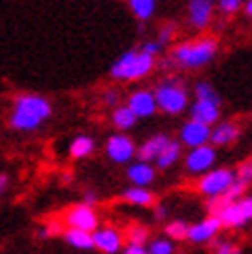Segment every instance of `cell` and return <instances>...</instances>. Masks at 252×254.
<instances>
[{
    "label": "cell",
    "instance_id": "obj_1",
    "mask_svg": "<svg viewBox=\"0 0 252 254\" xmlns=\"http://www.w3.org/2000/svg\"><path fill=\"white\" fill-rule=\"evenodd\" d=\"M50 116H52V104L46 97L25 93L15 99L8 122L19 132H31L40 128Z\"/></svg>",
    "mask_w": 252,
    "mask_h": 254
},
{
    "label": "cell",
    "instance_id": "obj_2",
    "mask_svg": "<svg viewBox=\"0 0 252 254\" xmlns=\"http://www.w3.org/2000/svg\"><path fill=\"white\" fill-rule=\"evenodd\" d=\"M217 50H219V44L215 37L205 35V37H198V40L182 42L176 46L172 52V62L180 68L196 70L213 62V58L217 56Z\"/></svg>",
    "mask_w": 252,
    "mask_h": 254
},
{
    "label": "cell",
    "instance_id": "obj_3",
    "mask_svg": "<svg viewBox=\"0 0 252 254\" xmlns=\"http://www.w3.org/2000/svg\"><path fill=\"white\" fill-rule=\"evenodd\" d=\"M155 68V58L145 54L143 50H128L112 64L110 74L118 81H141L149 77Z\"/></svg>",
    "mask_w": 252,
    "mask_h": 254
},
{
    "label": "cell",
    "instance_id": "obj_4",
    "mask_svg": "<svg viewBox=\"0 0 252 254\" xmlns=\"http://www.w3.org/2000/svg\"><path fill=\"white\" fill-rule=\"evenodd\" d=\"M153 95H155L157 110L168 114V116H180V114L188 108V89L176 77L163 79L155 87Z\"/></svg>",
    "mask_w": 252,
    "mask_h": 254
},
{
    "label": "cell",
    "instance_id": "obj_5",
    "mask_svg": "<svg viewBox=\"0 0 252 254\" xmlns=\"http://www.w3.org/2000/svg\"><path fill=\"white\" fill-rule=\"evenodd\" d=\"M236 180V172L230 168H211L209 172L200 174L198 176V182H196V190L203 196L213 198V196H219L228 190Z\"/></svg>",
    "mask_w": 252,
    "mask_h": 254
},
{
    "label": "cell",
    "instance_id": "obj_6",
    "mask_svg": "<svg viewBox=\"0 0 252 254\" xmlns=\"http://www.w3.org/2000/svg\"><path fill=\"white\" fill-rule=\"evenodd\" d=\"M215 215L219 217L223 230H238V227L248 225L252 221L250 196H242V198H238L234 202H228V205L221 207Z\"/></svg>",
    "mask_w": 252,
    "mask_h": 254
},
{
    "label": "cell",
    "instance_id": "obj_7",
    "mask_svg": "<svg viewBox=\"0 0 252 254\" xmlns=\"http://www.w3.org/2000/svg\"><path fill=\"white\" fill-rule=\"evenodd\" d=\"M217 161V149L211 143L190 147L188 153L184 155V170L188 176H200L209 172Z\"/></svg>",
    "mask_w": 252,
    "mask_h": 254
},
{
    "label": "cell",
    "instance_id": "obj_8",
    "mask_svg": "<svg viewBox=\"0 0 252 254\" xmlns=\"http://www.w3.org/2000/svg\"><path fill=\"white\" fill-rule=\"evenodd\" d=\"M106 155L110 157V161L118 163V166H124V163H130L136 157V145L132 138L124 132L112 134L106 141Z\"/></svg>",
    "mask_w": 252,
    "mask_h": 254
},
{
    "label": "cell",
    "instance_id": "obj_9",
    "mask_svg": "<svg viewBox=\"0 0 252 254\" xmlns=\"http://www.w3.org/2000/svg\"><path fill=\"white\" fill-rule=\"evenodd\" d=\"M64 223H66V227H74V230L93 232L95 227H99V215L91 205L81 202V205H74L66 211Z\"/></svg>",
    "mask_w": 252,
    "mask_h": 254
},
{
    "label": "cell",
    "instance_id": "obj_10",
    "mask_svg": "<svg viewBox=\"0 0 252 254\" xmlns=\"http://www.w3.org/2000/svg\"><path fill=\"white\" fill-rule=\"evenodd\" d=\"M93 238V248H97L102 254H118L124 246V236L116 227L106 225V227H95L91 232Z\"/></svg>",
    "mask_w": 252,
    "mask_h": 254
},
{
    "label": "cell",
    "instance_id": "obj_11",
    "mask_svg": "<svg viewBox=\"0 0 252 254\" xmlns=\"http://www.w3.org/2000/svg\"><path fill=\"white\" fill-rule=\"evenodd\" d=\"M221 230H223V227H221L219 217H217L215 213H211L209 217L200 219V221H196V223H192V225H188V236H186V240H190L192 244H207V242H211V240L215 238Z\"/></svg>",
    "mask_w": 252,
    "mask_h": 254
},
{
    "label": "cell",
    "instance_id": "obj_12",
    "mask_svg": "<svg viewBox=\"0 0 252 254\" xmlns=\"http://www.w3.org/2000/svg\"><path fill=\"white\" fill-rule=\"evenodd\" d=\"M209 136H211V126L190 118L188 122H184V126L180 128V145L188 147V149L198 147V145L209 143Z\"/></svg>",
    "mask_w": 252,
    "mask_h": 254
},
{
    "label": "cell",
    "instance_id": "obj_13",
    "mask_svg": "<svg viewBox=\"0 0 252 254\" xmlns=\"http://www.w3.org/2000/svg\"><path fill=\"white\" fill-rule=\"evenodd\" d=\"M126 106L132 110V114L136 118H151V116H155V112H157L155 95H153V91H149V89H138V91H132L128 95Z\"/></svg>",
    "mask_w": 252,
    "mask_h": 254
},
{
    "label": "cell",
    "instance_id": "obj_14",
    "mask_svg": "<svg viewBox=\"0 0 252 254\" xmlns=\"http://www.w3.org/2000/svg\"><path fill=\"white\" fill-rule=\"evenodd\" d=\"M238 138H240V126L232 120H225V122H215L211 126V136H209V143L213 147H230L234 145Z\"/></svg>",
    "mask_w": 252,
    "mask_h": 254
},
{
    "label": "cell",
    "instance_id": "obj_15",
    "mask_svg": "<svg viewBox=\"0 0 252 254\" xmlns=\"http://www.w3.org/2000/svg\"><path fill=\"white\" fill-rule=\"evenodd\" d=\"M213 0H190L188 4V21L194 29H207L213 17Z\"/></svg>",
    "mask_w": 252,
    "mask_h": 254
},
{
    "label": "cell",
    "instance_id": "obj_16",
    "mask_svg": "<svg viewBox=\"0 0 252 254\" xmlns=\"http://www.w3.org/2000/svg\"><path fill=\"white\" fill-rule=\"evenodd\" d=\"M155 176H157V172L151 166V161L138 159L126 168V178H128V182L132 186H151L155 182Z\"/></svg>",
    "mask_w": 252,
    "mask_h": 254
},
{
    "label": "cell",
    "instance_id": "obj_17",
    "mask_svg": "<svg viewBox=\"0 0 252 254\" xmlns=\"http://www.w3.org/2000/svg\"><path fill=\"white\" fill-rule=\"evenodd\" d=\"M219 106L221 104H215V101H207V99H194L192 106H190V118L196 120V122H203V124H209L213 126L219 116Z\"/></svg>",
    "mask_w": 252,
    "mask_h": 254
},
{
    "label": "cell",
    "instance_id": "obj_18",
    "mask_svg": "<svg viewBox=\"0 0 252 254\" xmlns=\"http://www.w3.org/2000/svg\"><path fill=\"white\" fill-rule=\"evenodd\" d=\"M170 136L168 134H153L149 136L145 143H141L136 147V157L143 161H155V157L161 153V149L168 145Z\"/></svg>",
    "mask_w": 252,
    "mask_h": 254
},
{
    "label": "cell",
    "instance_id": "obj_19",
    "mask_svg": "<svg viewBox=\"0 0 252 254\" xmlns=\"http://www.w3.org/2000/svg\"><path fill=\"white\" fill-rule=\"evenodd\" d=\"M122 200L132 207H151L155 202V194L149 190V186H130L122 192Z\"/></svg>",
    "mask_w": 252,
    "mask_h": 254
},
{
    "label": "cell",
    "instance_id": "obj_20",
    "mask_svg": "<svg viewBox=\"0 0 252 254\" xmlns=\"http://www.w3.org/2000/svg\"><path fill=\"white\" fill-rule=\"evenodd\" d=\"M180 157H182V145H180V141H168V145L161 149V153L155 157V166L159 168V170H170V168H174L176 163L180 161Z\"/></svg>",
    "mask_w": 252,
    "mask_h": 254
},
{
    "label": "cell",
    "instance_id": "obj_21",
    "mask_svg": "<svg viewBox=\"0 0 252 254\" xmlns=\"http://www.w3.org/2000/svg\"><path fill=\"white\" fill-rule=\"evenodd\" d=\"M93 151H95V141L87 134H79L77 138H72V143L68 147V153L72 159H85V157H89Z\"/></svg>",
    "mask_w": 252,
    "mask_h": 254
},
{
    "label": "cell",
    "instance_id": "obj_22",
    "mask_svg": "<svg viewBox=\"0 0 252 254\" xmlns=\"http://www.w3.org/2000/svg\"><path fill=\"white\" fill-rule=\"evenodd\" d=\"M136 120H138V118L134 116L132 110H130L128 106H116L114 112H112V124H114L120 132L130 130L132 126L136 124Z\"/></svg>",
    "mask_w": 252,
    "mask_h": 254
},
{
    "label": "cell",
    "instance_id": "obj_23",
    "mask_svg": "<svg viewBox=\"0 0 252 254\" xmlns=\"http://www.w3.org/2000/svg\"><path fill=\"white\" fill-rule=\"evenodd\" d=\"M64 240L77 250H91L93 248V238L91 232H85V230H74V227H68V230L62 234Z\"/></svg>",
    "mask_w": 252,
    "mask_h": 254
},
{
    "label": "cell",
    "instance_id": "obj_24",
    "mask_svg": "<svg viewBox=\"0 0 252 254\" xmlns=\"http://www.w3.org/2000/svg\"><path fill=\"white\" fill-rule=\"evenodd\" d=\"M128 6L138 21H147L155 15L157 0H128Z\"/></svg>",
    "mask_w": 252,
    "mask_h": 254
},
{
    "label": "cell",
    "instance_id": "obj_25",
    "mask_svg": "<svg viewBox=\"0 0 252 254\" xmlns=\"http://www.w3.org/2000/svg\"><path fill=\"white\" fill-rule=\"evenodd\" d=\"M194 99H207V101H215V104H221V97L215 91V87L207 81H200L194 85Z\"/></svg>",
    "mask_w": 252,
    "mask_h": 254
},
{
    "label": "cell",
    "instance_id": "obj_26",
    "mask_svg": "<svg viewBox=\"0 0 252 254\" xmlns=\"http://www.w3.org/2000/svg\"><path fill=\"white\" fill-rule=\"evenodd\" d=\"M166 236L172 238L174 242H182V240H186L188 236V223L182 221V219H174L166 225Z\"/></svg>",
    "mask_w": 252,
    "mask_h": 254
},
{
    "label": "cell",
    "instance_id": "obj_27",
    "mask_svg": "<svg viewBox=\"0 0 252 254\" xmlns=\"http://www.w3.org/2000/svg\"><path fill=\"white\" fill-rule=\"evenodd\" d=\"M147 248H149L151 254H174L176 252L174 240H170V238H155V240H151Z\"/></svg>",
    "mask_w": 252,
    "mask_h": 254
},
{
    "label": "cell",
    "instance_id": "obj_28",
    "mask_svg": "<svg viewBox=\"0 0 252 254\" xmlns=\"http://www.w3.org/2000/svg\"><path fill=\"white\" fill-rule=\"evenodd\" d=\"M126 240H128V244H147L149 242V230L145 225H130L128 232H126Z\"/></svg>",
    "mask_w": 252,
    "mask_h": 254
},
{
    "label": "cell",
    "instance_id": "obj_29",
    "mask_svg": "<svg viewBox=\"0 0 252 254\" xmlns=\"http://www.w3.org/2000/svg\"><path fill=\"white\" fill-rule=\"evenodd\" d=\"M236 180L242 182V184H246V186L252 184V163H250V161H244L242 166L236 170Z\"/></svg>",
    "mask_w": 252,
    "mask_h": 254
},
{
    "label": "cell",
    "instance_id": "obj_30",
    "mask_svg": "<svg viewBox=\"0 0 252 254\" xmlns=\"http://www.w3.org/2000/svg\"><path fill=\"white\" fill-rule=\"evenodd\" d=\"M215 254H240V246L230 242V240H223V242H217Z\"/></svg>",
    "mask_w": 252,
    "mask_h": 254
},
{
    "label": "cell",
    "instance_id": "obj_31",
    "mask_svg": "<svg viewBox=\"0 0 252 254\" xmlns=\"http://www.w3.org/2000/svg\"><path fill=\"white\" fill-rule=\"evenodd\" d=\"M217 4L221 8V12H225V15H232V12H236L238 8L244 4V0H217Z\"/></svg>",
    "mask_w": 252,
    "mask_h": 254
},
{
    "label": "cell",
    "instance_id": "obj_32",
    "mask_svg": "<svg viewBox=\"0 0 252 254\" xmlns=\"http://www.w3.org/2000/svg\"><path fill=\"white\" fill-rule=\"evenodd\" d=\"M174 31H176L174 25H163L161 31H159V37H157V44H159L161 48L168 46V44L172 42V37H174Z\"/></svg>",
    "mask_w": 252,
    "mask_h": 254
},
{
    "label": "cell",
    "instance_id": "obj_33",
    "mask_svg": "<svg viewBox=\"0 0 252 254\" xmlns=\"http://www.w3.org/2000/svg\"><path fill=\"white\" fill-rule=\"evenodd\" d=\"M56 234H62V225H60V221L48 223L44 230L40 232V238H52V236H56Z\"/></svg>",
    "mask_w": 252,
    "mask_h": 254
},
{
    "label": "cell",
    "instance_id": "obj_34",
    "mask_svg": "<svg viewBox=\"0 0 252 254\" xmlns=\"http://www.w3.org/2000/svg\"><path fill=\"white\" fill-rule=\"evenodd\" d=\"M122 254H151L145 244H126L122 246Z\"/></svg>",
    "mask_w": 252,
    "mask_h": 254
},
{
    "label": "cell",
    "instance_id": "obj_35",
    "mask_svg": "<svg viewBox=\"0 0 252 254\" xmlns=\"http://www.w3.org/2000/svg\"><path fill=\"white\" fill-rule=\"evenodd\" d=\"M118 101H120V95H118L116 89H108V91L104 93V104H106V106L116 108V106H118Z\"/></svg>",
    "mask_w": 252,
    "mask_h": 254
},
{
    "label": "cell",
    "instance_id": "obj_36",
    "mask_svg": "<svg viewBox=\"0 0 252 254\" xmlns=\"http://www.w3.org/2000/svg\"><path fill=\"white\" fill-rule=\"evenodd\" d=\"M141 50H143L145 54H149V56H153V58H155V56L161 52V46H159L157 42H145V44L141 46Z\"/></svg>",
    "mask_w": 252,
    "mask_h": 254
},
{
    "label": "cell",
    "instance_id": "obj_37",
    "mask_svg": "<svg viewBox=\"0 0 252 254\" xmlns=\"http://www.w3.org/2000/svg\"><path fill=\"white\" fill-rule=\"evenodd\" d=\"M153 217H155L157 221H166V219H168V207H166V205H155Z\"/></svg>",
    "mask_w": 252,
    "mask_h": 254
},
{
    "label": "cell",
    "instance_id": "obj_38",
    "mask_svg": "<svg viewBox=\"0 0 252 254\" xmlns=\"http://www.w3.org/2000/svg\"><path fill=\"white\" fill-rule=\"evenodd\" d=\"M10 180H8V176L6 174H0V194H4L6 192V188H8Z\"/></svg>",
    "mask_w": 252,
    "mask_h": 254
},
{
    "label": "cell",
    "instance_id": "obj_39",
    "mask_svg": "<svg viewBox=\"0 0 252 254\" xmlns=\"http://www.w3.org/2000/svg\"><path fill=\"white\" fill-rule=\"evenodd\" d=\"M83 202H85V205H95V202H97V194L95 192H85V196H83Z\"/></svg>",
    "mask_w": 252,
    "mask_h": 254
},
{
    "label": "cell",
    "instance_id": "obj_40",
    "mask_svg": "<svg viewBox=\"0 0 252 254\" xmlns=\"http://www.w3.org/2000/svg\"><path fill=\"white\" fill-rule=\"evenodd\" d=\"M244 10H246V15L252 19V0H246L244 2Z\"/></svg>",
    "mask_w": 252,
    "mask_h": 254
},
{
    "label": "cell",
    "instance_id": "obj_41",
    "mask_svg": "<svg viewBox=\"0 0 252 254\" xmlns=\"http://www.w3.org/2000/svg\"><path fill=\"white\" fill-rule=\"evenodd\" d=\"M250 205H252V194H250Z\"/></svg>",
    "mask_w": 252,
    "mask_h": 254
},
{
    "label": "cell",
    "instance_id": "obj_42",
    "mask_svg": "<svg viewBox=\"0 0 252 254\" xmlns=\"http://www.w3.org/2000/svg\"><path fill=\"white\" fill-rule=\"evenodd\" d=\"M250 163H252V159H250Z\"/></svg>",
    "mask_w": 252,
    "mask_h": 254
}]
</instances>
